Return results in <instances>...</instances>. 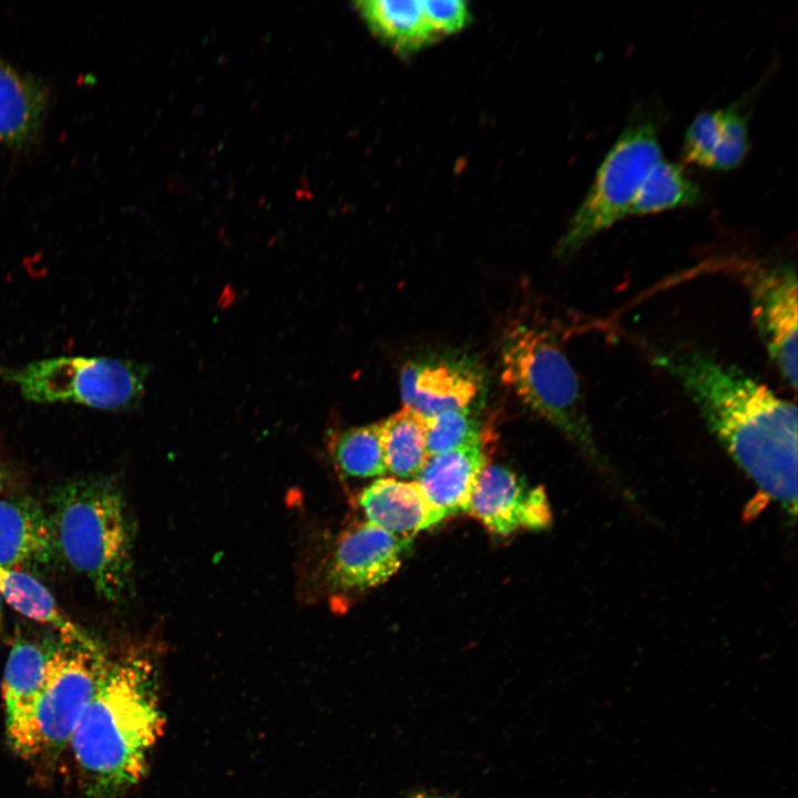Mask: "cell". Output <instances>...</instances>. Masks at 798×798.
<instances>
[{
    "label": "cell",
    "mask_w": 798,
    "mask_h": 798,
    "mask_svg": "<svg viewBox=\"0 0 798 798\" xmlns=\"http://www.w3.org/2000/svg\"><path fill=\"white\" fill-rule=\"evenodd\" d=\"M727 452L771 499L797 511V409L741 369L696 348L654 355Z\"/></svg>",
    "instance_id": "1"
},
{
    "label": "cell",
    "mask_w": 798,
    "mask_h": 798,
    "mask_svg": "<svg viewBox=\"0 0 798 798\" xmlns=\"http://www.w3.org/2000/svg\"><path fill=\"white\" fill-rule=\"evenodd\" d=\"M164 727L150 656L111 661L70 739L85 798H119L143 777Z\"/></svg>",
    "instance_id": "2"
},
{
    "label": "cell",
    "mask_w": 798,
    "mask_h": 798,
    "mask_svg": "<svg viewBox=\"0 0 798 798\" xmlns=\"http://www.w3.org/2000/svg\"><path fill=\"white\" fill-rule=\"evenodd\" d=\"M58 557L108 602L124 597L132 574V528L113 479L88 474L60 483L48 513Z\"/></svg>",
    "instance_id": "3"
},
{
    "label": "cell",
    "mask_w": 798,
    "mask_h": 798,
    "mask_svg": "<svg viewBox=\"0 0 798 798\" xmlns=\"http://www.w3.org/2000/svg\"><path fill=\"white\" fill-rule=\"evenodd\" d=\"M501 377L524 406L597 456L577 376L549 331L526 324L510 328L501 348Z\"/></svg>",
    "instance_id": "4"
},
{
    "label": "cell",
    "mask_w": 798,
    "mask_h": 798,
    "mask_svg": "<svg viewBox=\"0 0 798 798\" xmlns=\"http://www.w3.org/2000/svg\"><path fill=\"white\" fill-rule=\"evenodd\" d=\"M0 372L25 400L35 403L70 402L125 410L141 402L149 368L109 357L61 356Z\"/></svg>",
    "instance_id": "5"
},
{
    "label": "cell",
    "mask_w": 798,
    "mask_h": 798,
    "mask_svg": "<svg viewBox=\"0 0 798 798\" xmlns=\"http://www.w3.org/2000/svg\"><path fill=\"white\" fill-rule=\"evenodd\" d=\"M662 158L656 124L647 117L632 121L600 165L559 242L557 255L575 254L598 233L626 218L645 178Z\"/></svg>",
    "instance_id": "6"
},
{
    "label": "cell",
    "mask_w": 798,
    "mask_h": 798,
    "mask_svg": "<svg viewBox=\"0 0 798 798\" xmlns=\"http://www.w3.org/2000/svg\"><path fill=\"white\" fill-rule=\"evenodd\" d=\"M110 662L103 646L89 647L58 636L33 716L34 757L52 758L69 745Z\"/></svg>",
    "instance_id": "7"
},
{
    "label": "cell",
    "mask_w": 798,
    "mask_h": 798,
    "mask_svg": "<svg viewBox=\"0 0 798 798\" xmlns=\"http://www.w3.org/2000/svg\"><path fill=\"white\" fill-rule=\"evenodd\" d=\"M466 512L503 536L521 529H543L551 522L542 488L531 487L505 467L490 463L481 471Z\"/></svg>",
    "instance_id": "8"
},
{
    "label": "cell",
    "mask_w": 798,
    "mask_h": 798,
    "mask_svg": "<svg viewBox=\"0 0 798 798\" xmlns=\"http://www.w3.org/2000/svg\"><path fill=\"white\" fill-rule=\"evenodd\" d=\"M757 329L774 364L797 388V276L790 265H778L756 274L750 285Z\"/></svg>",
    "instance_id": "9"
},
{
    "label": "cell",
    "mask_w": 798,
    "mask_h": 798,
    "mask_svg": "<svg viewBox=\"0 0 798 798\" xmlns=\"http://www.w3.org/2000/svg\"><path fill=\"white\" fill-rule=\"evenodd\" d=\"M412 538L397 535L369 522L339 538L328 565L329 584L341 591H365L389 580L411 550Z\"/></svg>",
    "instance_id": "10"
},
{
    "label": "cell",
    "mask_w": 798,
    "mask_h": 798,
    "mask_svg": "<svg viewBox=\"0 0 798 798\" xmlns=\"http://www.w3.org/2000/svg\"><path fill=\"white\" fill-rule=\"evenodd\" d=\"M55 641L17 638L4 666L2 697L7 736L12 749L24 758H34L33 716Z\"/></svg>",
    "instance_id": "11"
},
{
    "label": "cell",
    "mask_w": 798,
    "mask_h": 798,
    "mask_svg": "<svg viewBox=\"0 0 798 798\" xmlns=\"http://www.w3.org/2000/svg\"><path fill=\"white\" fill-rule=\"evenodd\" d=\"M58 557L49 515L27 494L0 497V567L29 572Z\"/></svg>",
    "instance_id": "12"
},
{
    "label": "cell",
    "mask_w": 798,
    "mask_h": 798,
    "mask_svg": "<svg viewBox=\"0 0 798 798\" xmlns=\"http://www.w3.org/2000/svg\"><path fill=\"white\" fill-rule=\"evenodd\" d=\"M489 463L484 443L429 456L415 478L429 507L432 526L466 512L477 480Z\"/></svg>",
    "instance_id": "13"
},
{
    "label": "cell",
    "mask_w": 798,
    "mask_h": 798,
    "mask_svg": "<svg viewBox=\"0 0 798 798\" xmlns=\"http://www.w3.org/2000/svg\"><path fill=\"white\" fill-rule=\"evenodd\" d=\"M400 392L405 408L426 420L469 408L479 392V381L460 364L413 361L401 370Z\"/></svg>",
    "instance_id": "14"
},
{
    "label": "cell",
    "mask_w": 798,
    "mask_h": 798,
    "mask_svg": "<svg viewBox=\"0 0 798 798\" xmlns=\"http://www.w3.org/2000/svg\"><path fill=\"white\" fill-rule=\"evenodd\" d=\"M47 109L43 82L0 57V142L18 149L33 142Z\"/></svg>",
    "instance_id": "15"
},
{
    "label": "cell",
    "mask_w": 798,
    "mask_h": 798,
    "mask_svg": "<svg viewBox=\"0 0 798 798\" xmlns=\"http://www.w3.org/2000/svg\"><path fill=\"white\" fill-rule=\"evenodd\" d=\"M366 521L390 533L413 538L432 526L429 507L417 482L378 478L359 495Z\"/></svg>",
    "instance_id": "16"
},
{
    "label": "cell",
    "mask_w": 798,
    "mask_h": 798,
    "mask_svg": "<svg viewBox=\"0 0 798 798\" xmlns=\"http://www.w3.org/2000/svg\"><path fill=\"white\" fill-rule=\"evenodd\" d=\"M356 9L371 32L399 54L436 40L419 0H364Z\"/></svg>",
    "instance_id": "17"
},
{
    "label": "cell",
    "mask_w": 798,
    "mask_h": 798,
    "mask_svg": "<svg viewBox=\"0 0 798 798\" xmlns=\"http://www.w3.org/2000/svg\"><path fill=\"white\" fill-rule=\"evenodd\" d=\"M381 431L387 472L415 479L428 459L424 420L403 407L381 421Z\"/></svg>",
    "instance_id": "18"
},
{
    "label": "cell",
    "mask_w": 798,
    "mask_h": 798,
    "mask_svg": "<svg viewBox=\"0 0 798 798\" xmlns=\"http://www.w3.org/2000/svg\"><path fill=\"white\" fill-rule=\"evenodd\" d=\"M702 202L700 188L675 163L662 158L651 170L627 217L693 206Z\"/></svg>",
    "instance_id": "19"
},
{
    "label": "cell",
    "mask_w": 798,
    "mask_h": 798,
    "mask_svg": "<svg viewBox=\"0 0 798 798\" xmlns=\"http://www.w3.org/2000/svg\"><path fill=\"white\" fill-rule=\"evenodd\" d=\"M331 456L340 472L350 478H381L387 473L381 421L338 432Z\"/></svg>",
    "instance_id": "20"
},
{
    "label": "cell",
    "mask_w": 798,
    "mask_h": 798,
    "mask_svg": "<svg viewBox=\"0 0 798 798\" xmlns=\"http://www.w3.org/2000/svg\"><path fill=\"white\" fill-rule=\"evenodd\" d=\"M428 457L484 443L483 430L469 408L448 410L424 420Z\"/></svg>",
    "instance_id": "21"
},
{
    "label": "cell",
    "mask_w": 798,
    "mask_h": 798,
    "mask_svg": "<svg viewBox=\"0 0 798 798\" xmlns=\"http://www.w3.org/2000/svg\"><path fill=\"white\" fill-rule=\"evenodd\" d=\"M723 141L722 110L698 114L686 131L683 152L687 162L708 168Z\"/></svg>",
    "instance_id": "22"
},
{
    "label": "cell",
    "mask_w": 798,
    "mask_h": 798,
    "mask_svg": "<svg viewBox=\"0 0 798 798\" xmlns=\"http://www.w3.org/2000/svg\"><path fill=\"white\" fill-rule=\"evenodd\" d=\"M723 142L712 157L708 170L728 171L737 167L748 150L745 116L735 108L722 109Z\"/></svg>",
    "instance_id": "23"
},
{
    "label": "cell",
    "mask_w": 798,
    "mask_h": 798,
    "mask_svg": "<svg viewBox=\"0 0 798 798\" xmlns=\"http://www.w3.org/2000/svg\"><path fill=\"white\" fill-rule=\"evenodd\" d=\"M421 7L436 37L458 32L471 19L469 4L463 0H424Z\"/></svg>",
    "instance_id": "24"
},
{
    "label": "cell",
    "mask_w": 798,
    "mask_h": 798,
    "mask_svg": "<svg viewBox=\"0 0 798 798\" xmlns=\"http://www.w3.org/2000/svg\"><path fill=\"white\" fill-rule=\"evenodd\" d=\"M9 484H10L9 472H8L7 468L4 467V464L2 463V461L0 460V497L2 494H4L6 492H8Z\"/></svg>",
    "instance_id": "25"
},
{
    "label": "cell",
    "mask_w": 798,
    "mask_h": 798,
    "mask_svg": "<svg viewBox=\"0 0 798 798\" xmlns=\"http://www.w3.org/2000/svg\"><path fill=\"white\" fill-rule=\"evenodd\" d=\"M411 798H451L442 795H433V794H418Z\"/></svg>",
    "instance_id": "26"
}]
</instances>
